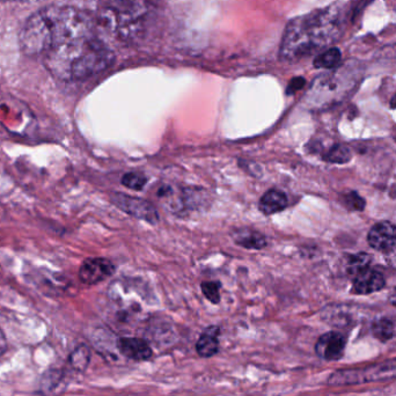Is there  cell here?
Returning a JSON list of instances; mask_svg holds the SVG:
<instances>
[{"label":"cell","instance_id":"cell-1","mask_svg":"<svg viewBox=\"0 0 396 396\" xmlns=\"http://www.w3.org/2000/svg\"><path fill=\"white\" fill-rule=\"evenodd\" d=\"M19 43L24 54L42 59L62 79L84 80L114 62L98 20L76 7L48 6L34 13L21 29Z\"/></svg>","mask_w":396,"mask_h":396},{"label":"cell","instance_id":"cell-2","mask_svg":"<svg viewBox=\"0 0 396 396\" xmlns=\"http://www.w3.org/2000/svg\"><path fill=\"white\" fill-rule=\"evenodd\" d=\"M342 29V10L336 5L295 17L283 34L279 58L295 63L309 57L335 43Z\"/></svg>","mask_w":396,"mask_h":396},{"label":"cell","instance_id":"cell-3","mask_svg":"<svg viewBox=\"0 0 396 396\" xmlns=\"http://www.w3.org/2000/svg\"><path fill=\"white\" fill-rule=\"evenodd\" d=\"M153 17L152 0H101L97 20L113 36L132 43L144 36Z\"/></svg>","mask_w":396,"mask_h":396},{"label":"cell","instance_id":"cell-4","mask_svg":"<svg viewBox=\"0 0 396 396\" xmlns=\"http://www.w3.org/2000/svg\"><path fill=\"white\" fill-rule=\"evenodd\" d=\"M396 358L360 369H339L332 373L328 379L330 386H349L362 383L395 379Z\"/></svg>","mask_w":396,"mask_h":396},{"label":"cell","instance_id":"cell-5","mask_svg":"<svg viewBox=\"0 0 396 396\" xmlns=\"http://www.w3.org/2000/svg\"><path fill=\"white\" fill-rule=\"evenodd\" d=\"M113 201L120 210L132 215L134 218L141 219L150 224H158L159 213L157 208L143 198L132 197L125 194H115Z\"/></svg>","mask_w":396,"mask_h":396},{"label":"cell","instance_id":"cell-6","mask_svg":"<svg viewBox=\"0 0 396 396\" xmlns=\"http://www.w3.org/2000/svg\"><path fill=\"white\" fill-rule=\"evenodd\" d=\"M346 339L342 332H330L320 336L316 344V351L325 360H339L346 350Z\"/></svg>","mask_w":396,"mask_h":396},{"label":"cell","instance_id":"cell-7","mask_svg":"<svg viewBox=\"0 0 396 396\" xmlns=\"http://www.w3.org/2000/svg\"><path fill=\"white\" fill-rule=\"evenodd\" d=\"M115 271L113 263L107 259H88L81 264L79 270V278L85 284H98L108 277H111Z\"/></svg>","mask_w":396,"mask_h":396},{"label":"cell","instance_id":"cell-8","mask_svg":"<svg viewBox=\"0 0 396 396\" xmlns=\"http://www.w3.org/2000/svg\"><path fill=\"white\" fill-rule=\"evenodd\" d=\"M369 246L380 252H390L396 245V227L390 222H380L367 235Z\"/></svg>","mask_w":396,"mask_h":396},{"label":"cell","instance_id":"cell-9","mask_svg":"<svg viewBox=\"0 0 396 396\" xmlns=\"http://www.w3.org/2000/svg\"><path fill=\"white\" fill-rule=\"evenodd\" d=\"M118 350L123 356L136 362H143L151 358L152 349L146 341L137 337H125L118 343Z\"/></svg>","mask_w":396,"mask_h":396},{"label":"cell","instance_id":"cell-10","mask_svg":"<svg viewBox=\"0 0 396 396\" xmlns=\"http://www.w3.org/2000/svg\"><path fill=\"white\" fill-rule=\"evenodd\" d=\"M386 282L383 276L376 270L367 269L357 276L353 282V292L357 295H369V293L380 291L385 286Z\"/></svg>","mask_w":396,"mask_h":396},{"label":"cell","instance_id":"cell-11","mask_svg":"<svg viewBox=\"0 0 396 396\" xmlns=\"http://www.w3.org/2000/svg\"><path fill=\"white\" fill-rule=\"evenodd\" d=\"M65 373L63 369H50L41 379L40 390L43 396H59L65 390Z\"/></svg>","mask_w":396,"mask_h":396},{"label":"cell","instance_id":"cell-12","mask_svg":"<svg viewBox=\"0 0 396 396\" xmlns=\"http://www.w3.org/2000/svg\"><path fill=\"white\" fill-rule=\"evenodd\" d=\"M196 350L201 357L215 356L219 350V328L217 326H211L206 328L204 332H201L199 339H198L197 344H196Z\"/></svg>","mask_w":396,"mask_h":396},{"label":"cell","instance_id":"cell-13","mask_svg":"<svg viewBox=\"0 0 396 396\" xmlns=\"http://www.w3.org/2000/svg\"><path fill=\"white\" fill-rule=\"evenodd\" d=\"M289 204L288 197L278 189H270L265 192L260 201V210L265 215H275L277 212L285 210Z\"/></svg>","mask_w":396,"mask_h":396},{"label":"cell","instance_id":"cell-14","mask_svg":"<svg viewBox=\"0 0 396 396\" xmlns=\"http://www.w3.org/2000/svg\"><path fill=\"white\" fill-rule=\"evenodd\" d=\"M232 238L235 243L247 249H262L267 246V239L260 232L252 229H240L233 232Z\"/></svg>","mask_w":396,"mask_h":396},{"label":"cell","instance_id":"cell-15","mask_svg":"<svg viewBox=\"0 0 396 396\" xmlns=\"http://www.w3.org/2000/svg\"><path fill=\"white\" fill-rule=\"evenodd\" d=\"M342 61V54L337 48H330L323 54L316 56L314 59V66L316 69H335Z\"/></svg>","mask_w":396,"mask_h":396},{"label":"cell","instance_id":"cell-16","mask_svg":"<svg viewBox=\"0 0 396 396\" xmlns=\"http://www.w3.org/2000/svg\"><path fill=\"white\" fill-rule=\"evenodd\" d=\"M90 360H91V351L88 349V346H84V344L77 346L69 358L71 367L78 372H83L87 369Z\"/></svg>","mask_w":396,"mask_h":396},{"label":"cell","instance_id":"cell-17","mask_svg":"<svg viewBox=\"0 0 396 396\" xmlns=\"http://www.w3.org/2000/svg\"><path fill=\"white\" fill-rule=\"evenodd\" d=\"M369 263H371V256L366 253H360L357 255L351 256L348 263V272L351 277L356 278L357 276H360L362 272L369 269Z\"/></svg>","mask_w":396,"mask_h":396},{"label":"cell","instance_id":"cell-18","mask_svg":"<svg viewBox=\"0 0 396 396\" xmlns=\"http://www.w3.org/2000/svg\"><path fill=\"white\" fill-rule=\"evenodd\" d=\"M373 335L381 342L390 341L394 335V325L390 320L379 319L372 325Z\"/></svg>","mask_w":396,"mask_h":396},{"label":"cell","instance_id":"cell-19","mask_svg":"<svg viewBox=\"0 0 396 396\" xmlns=\"http://www.w3.org/2000/svg\"><path fill=\"white\" fill-rule=\"evenodd\" d=\"M353 155L350 148L344 145H335L326 155V160L334 164H346L349 162Z\"/></svg>","mask_w":396,"mask_h":396},{"label":"cell","instance_id":"cell-20","mask_svg":"<svg viewBox=\"0 0 396 396\" xmlns=\"http://www.w3.org/2000/svg\"><path fill=\"white\" fill-rule=\"evenodd\" d=\"M146 183H148V178H145L144 175L138 174V173H128L122 178V185H125L127 188L134 189V190H141Z\"/></svg>","mask_w":396,"mask_h":396},{"label":"cell","instance_id":"cell-21","mask_svg":"<svg viewBox=\"0 0 396 396\" xmlns=\"http://www.w3.org/2000/svg\"><path fill=\"white\" fill-rule=\"evenodd\" d=\"M201 291H203L205 298L210 300L212 304H217L220 300L218 283L204 282L201 284Z\"/></svg>","mask_w":396,"mask_h":396},{"label":"cell","instance_id":"cell-22","mask_svg":"<svg viewBox=\"0 0 396 396\" xmlns=\"http://www.w3.org/2000/svg\"><path fill=\"white\" fill-rule=\"evenodd\" d=\"M348 206L353 208V210H363L365 206V201L360 196L357 195L356 192H350L349 195L346 197Z\"/></svg>","mask_w":396,"mask_h":396},{"label":"cell","instance_id":"cell-23","mask_svg":"<svg viewBox=\"0 0 396 396\" xmlns=\"http://www.w3.org/2000/svg\"><path fill=\"white\" fill-rule=\"evenodd\" d=\"M304 85H305V79H302V78H296V79H293V80L290 83L289 88H288V93H289V94H292L295 92L300 90Z\"/></svg>","mask_w":396,"mask_h":396},{"label":"cell","instance_id":"cell-24","mask_svg":"<svg viewBox=\"0 0 396 396\" xmlns=\"http://www.w3.org/2000/svg\"><path fill=\"white\" fill-rule=\"evenodd\" d=\"M6 350L7 339L3 330H0V356H3V353H6Z\"/></svg>","mask_w":396,"mask_h":396},{"label":"cell","instance_id":"cell-25","mask_svg":"<svg viewBox=\"0 0 396 396\" xmlns=\"http://www.w3.org/2000/svg\"><path fill=\"white\" fill-rule=\"evenodd\" d=\"M390 302L396 307V289H394L393 292L390 293Z\"/></svg>","mask_w":396,"mask_h":396},{"label":"cell","instance_id":"cell-26","mask_svg":"<svg viewBox=\"0 0 396 396\" xmlns=\"http://www.w3.org/2000/svg\"><path fill=\"white\" fill-rule=\"evenodd\" d=\"M390 106H392V108H396V93L394 94L392 100H390Z\"/></svg>","mask_w":396,"mask_h":396},{"label":"cell","instance_id":"cell-27","mask_svg":"<svg viewBox=\"0 0 396 396\" xmlns=\"http://www.w3.org/2000/svg\"><path fill=\"white\" fill-rule=\"evenodd\" d=\"M3 1H34V0H3Z\"/></svg>","mask_w":396,"mask_h":396}]
</instances>
